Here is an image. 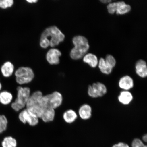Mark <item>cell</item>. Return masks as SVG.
<instances>
[{
  "label": "cell",
  "instance_id": "1",
  "mask_svg": "<svg viewBox=\"0 0 147 147\" xmlns=\"http://www.w3.org/2000/svg\"><path fill=\"white\" fill-rule=\"evenodd\" d=\"M65 35L57 27L55 26L47 28L41 34L40 45L46 49L50 46L54 47L58 45L65 38Z\"/></svg>",
  "mask_w": 147,
  "mask_h": 147
},
{
  "label": "cell",
  "instance_id": "2",
  "mask_svg": "<svg viewBox=\"0 0 147 147\" xmlns=\"http://www.w3.org/2000/svg\"><path fill=\"white\" fill-rule=\"evenodd\" d=\"M74 47L71 49L70 56L73 60H78L85 55L90 48L89 42L85 37L82 36H75L73 38Z\"/></svg>",
  "mask_w": 147,
  "mask_h": 147
},
{
  "label": "cell",
  "instance_id": "3",
  "mask_svg": "<svg viewBox=\"0 0 147 147\" xmlns=\"http://www.w3.org/2000/svg\"><path fill=\"white\" fill-rule=\"evenodd\" d=\"M43 95L42 92L40 90H37L31 93L25 108L40 119L47 109L44 108L40 102Z\"/></svg>",
  "mask_w": 147,
  "mask_h": 147
},
{
  "label": "cell",
  "instance_id": "4",
  "mask_svg": "<svg viewBox=\"0 0 147 147\" xmlns=\"http://www.w3.org/2000/svg\"><path fill=\"white\" fill-rule=\"evenodd\" d=\"M16 98L12 103L11 107L14 111L18 112L25 109L32 93L30 88L20 86L16 88Z\"/></svg>",
  "mask_w": 147,
  "mask_h": 147
},
{
  "label": "cell",
  "instance_id": "5",
  "mask_svg": "<svg viewBox=\"0 0 147 147\" xmlns=\"http://www.w3.org/2000/svg\"><path fill=\"white\" fill-rule=\"evenodd\" d=\"M63 95L60 92L54 91L48 94L43 95L40 102L45 108L56 109L60 107L63 104Z\"/></svg>",
  "mask_w": 147,
  "mask_h": 147
},
{
  "label": "cell",
  "instance_id": "6",
  "mask_svg": "<svg viewBox=\"0 0 147 147\" xmlns=\"http://www.w3.org/2000/svg\"><path fill=\"white\" fill-rule=\"evenodd\" d=\"M16 82L20 86L29 84L34 78V73L30 67H21L18 68L14 73Z\"/></svg>",
  "mask_w": 147,
  "mask_h": 147
},
{
  "label": "cell",
  "instance_id": "7",
  "mask_svg": "<svg viewBox=\"0 0 147 147\" xmlns=\"http://www.w3.org/2000/svg\"><path fill=\"white\" fill-rule=\"evenodd\" d=\"M18 118L23 124H27L32 127L37 125L39 123L40 119L26 108L20 111Z\"/></svg>",
  "mask_w": 147,
  "mask_h": 147
},
{
  "label": "cell",
  "instance_id": "8",
  "mask_svg": "<svg viewBox=\"0 0 147 147\" xmlns=\"http://www.w3.org/2000/svg\"><path fill=\"white\" fill-rule=\"evenodd\" d=\"M107 91V88L104 84L97 82L88 86V93L92 98H97L104 96Z\"/></svg>",
  "mask_w": 147,
  "mask_h": 147
},
{
  "label": "cell",
  "instance_id": "9",
  "mask_svg": "<svg viewBox=\"0 0 147 147\" xmlns=\"http://www.w3.org/2000/svg\"><path fill=\"white\" fill-rule=\"evenodd\" d=\"M61 55V52L59 49H52L48 51L46 55V59L51 65H57L59 63V57Z\"/></svg>",
  "mask_w": 147,
  "mask_h": 147
},
{
  "label": "cell",
  "instance_id": "10",
  "mask_svg": "<svg viewBox=\"0 0 147 147\" xmlns=\"http://www.w3.org/2000/svg\"><path fill=\"white\" fill-rule=\"evenodd\" d=\"M119 86L124 91H129L134 87V81L131 77L125 75L121 78L119 81Z\"/></svg>",
  "mask_w": 147,
  "mask_h": 147
},
{
  "label": "cell",
  "instance_id": "11",
  "mask_svg": "<svg viewBox=\"0 0 147 147\" xmlns=\"http://www.w3.org/2000/svg\"><path fill=\"white\" fill-rule=\"evenodd\" d=\"M135 71L138 76L145 78L147 76V67L145 61L141 59L138 60L135 65Z\"/></svg>",
  "mask_w": 147,
  "mask_h": 147
},
{
  "label": "cell",
  "instance_id": "12",
  "mask_svg": "<svg viewBox=\"0 0 147 147\" xmlns=\"http://www.w3.org/2000/svg\"><path fill=\"white\" fill-rule=\"evenodd\" d=\"M78 115L83 120H86L91 118L92 115L91 106L88 104H84L78 109Z\"/></svg>",
  "mask_w": 147,
  "mask_h": 147
},
{
  "label": "cell",
  "instance_id": "13",
  "mask_svg": "<svg viewBox=\"0 0 147 147\" xmlns=\"http://www.w3.org/2000/svg\"><path fill=\"white\" fill-rule=\"evenodd\" d=\"M133 100V95L129 91L123 90L121 91L118 96L119 102L124 105L129 104Z\"/></svg>",
  "mask_w": 147,
  "mask_h": 147
},
{
  "label": "cell",
  "instance_id": "14",
  "mask_svg": "<svg viewBox=\"0 0 147 147\" xmlns=\"http://www.w3.org/2000/svg\"><path fill=\"white\" fill-rule=\"evenodd\" d=\"M62 117L64 122L67 123L71 124L76 121L78 118V115L75 110L69 109L64 112Z\"/></svg>",
  "mask_w": 147,
  "mask_h": 147
},
{
  "label": "cell",
  "instance_id": "15",
  "mask_svg": "<svg viewBox=\"0 0 147 147\" xmlns=\"http://www.w3.org/2000/svg\"><path fill=\"white\" fill-rule=\"evenodd\" d=\"M14 66L11 62H5L1 67V71L3 76L5 78H9L14 73Z\"/></svg>",
  "mask_w": 147,
  "mask_h": 147
},
{
  "label": "cell",
  "instance_id": "16",
  "mask_svg": "<svg viewBox=\"0 0 147 147\" xmlns=\"http://www.w3.org/2000/svg\"><path fill=\"white\" fill-rule=\"evenodd\" d=\"M116 3V13L123 15L128 13L131 10V7L129 5L126 4L124 1H119Z\"/></svg>",
  "mask_w": 147,
  "mask_h": 147
},
{
  "label": "cell",
  "instance_id": "17",
  "mask_svg": "<svg viewBox=\"0 0 147 147\" xmlns=\"http://www.w3.org/2000/svg\"><path fill=\"white\" fill-rule=\"evenodd\" d=\"M83 61L87 63L92 68L96 67L98 65V61L97 57L92 53H88L84 56Z\"/></svg>",
  "mask_w": 147,
  "mask_h": 147
},
{
  "label": "cell",
  "instance_id": "18",
  "mask_svg": "<svg viewBox=\"0 0 147 147\" xmlns=\"http://www.w3.org/2000/svg\"><path fill=\"white\" fill-rule=\"evenodd\" d=\"M55 115V110L51 108H47L40 119L45 123L51 122L54 121Z\"/></svg>",
  "mask_w": 147,
  "mask_h": 147
},
{
  "label": "cell",
  "instance_id": "19",
  "mask_svg": "<svg viewBox=\"0 0 147 147\" xmlns=\"http://www.w3.org/2000/svg\"><path fill=\"white\" fill-rule=\"evenodd\" d=\"M98 64L99 69L104 74L109 75L112 73L113 68L107 63L104 58H100Z\"/></svg>",
  "mask_w": 147,
  "mask_h": 147
},
{
  "label": "cell",
  "instance_id": "20",
  "mask_svg": "<svg viewBox=\"0 0 147 147\" xmlns=\"http://www.w3.org/2000/svg\"><path fill=\"white\" fill-rule=\"evenodd\" d=\"M13 99V96L10 92L4 91L0 93V103L3 105H7L11 104Z\"/></svg>",
  "mask_w": 147,
  "mask_h": 147
},
{
  "label": "cell",
  "instance_id": "21",
  "mask_svg": "<svg viewBox=\"0 0 147 147\" xmlns=\"http://www.w3.org/2000/svg\"><path fill=\"white\" fill-rule=\"evenodd\" d=\"M2 147H17V141L11 136L5 137L1 143Z\"/></svg>",
  "mask_w": 147,
  "mask_h": 147
},
{
  "label": "cell",
  "instance_id": "22",
  "mask_svg": "<svg viewBox=\"0 0 147 147\" xmlns=\"http://www.w3.org/2000/svg\"><path fill=\"white\" fill-rule=\"evenodd\" d=\"M8 120L4 115H0V134L6 130L8 127Z\"/></svg>",
  "mask_w": 147,
  "mask_h": 147
},
{
  "label": "cell",
  "instance_id": "23",
  "mask_svg": "<svg viewBox=\"0 0 147 147\" xmlns=\"http://www.w3.org/2000/svg\"><path fill=\"white\" fill-rule=\"evenodd\" d=\"M14 4L13 0H0V8L5 9L12 6Z\"/></svg>",
  "mask_w": 147,
  "mask_h": 147
},
{
  "label": "cell",
  "instance_id": "24",
  "mask_svg": "<svg viewBox=\"0 0 147 147\" xmlns=\"http://www.w3.org/2000/svg\"><path fill=\"white\" fill-rule=\"evenodd\" d=\"M105 59L107 63L113 68L115 67L116 64V61L114 57L111 55H107Z\"/></svg>",
  "mask_w": 147,
  "mask_h": 147
},
{
  "label": "cell",
  "instance_id": "25",
  "mask_svg": "<svg viewBox=\"0 0 147 147\" xmlns=\"http://www.w3.org/2000/svg\"><path fill=\"white\" fill-rule=\"evenodd\" d=\"M132 147H147L140 139L135 138L133 140L131 143Z\"/></svg>",
  "mask_w": 147,
  "mask_h": 147
},
{
  "label": "cell",
  "instance_id": "26",
  "mask_svg": "<svg viewBox=\"0 0 147 147\" xmlns=\"http://www.w3.org/2000/svg\"><path fill=\"white\" fill-rule=\"evenodd\" d=\"M108 12L110 14H113L116 10V3H110L107 5Z\"/></svg>",
  "mask_w": 147,
  "mask_h": 147
},
{
  "label": "cell",
  "instance_id": "27",
  "mask_svg": "<svg viewBox=\"0 0 147 147\" xmlns=\"http://www.w3.org/2000/svg\"><path fill=\"white\" fill-rule=\"evenodd\" d=\"M112 147H129V146L126 143L120 142L114 145Z\"/></svg>",
  "mask_w": 147,
  "mask_h": 147
},
{
  "label": "cell",
  "instance_id": "28",
  "mask_svg": "<svg viewBox=\"0 0 147 147\" xmlns=\"http://www.w3.org/2000/svg\"><path fill=\"white\" fill-rule=\"evenodd\" d=\"M142 140L143 141L145 142H146L147 141V136L146 134L143 135L142 137Z\"/></svg>",
  "mask_w": 147,
  "mask_h": 147
},
{
  "label": "cell",
  "instance_id": "29",
  "mask_svg": "<svg viewBox=\"0 0 147 147\" xmlns=\"http://www.w3.org/2000/svg\"><path fill=\"white\" fill-rule=\"evenodd\" d=\"M100 2L102 3H109L112 2L110 0H106V1H105V0H102V1H100Z\"/></svg>",
  "mask_w": 147,
  "mask_h": 147
},
{
  "label": "cell",
  "instance_id": "30",
  "mask_svg": "<svg viewBox=\"0 0 147 147\" xmlns=\"http://www.w3.org/2000/svg\"><path fill=\"white\" fill-rule=\"evenodd\" d=\"M28 2L30 3H36L38 1H37V0H28L27 1Z\"/></svg>",
  "mask_w": 147,
  "mask_h": 147
},
{
  "label": "cell",
  "instance_id": "31",
  "mask_svg": "<svg viewBox=\"0 0 147 147\" xmlns=\"http://www.w3.org/2000/svg\"><path fill=\"white\" fill-rule=\"evenodd\" d=\"M2 84L1 82H0V91L1 90L2 88Z\"/></svg>",
  "mask_w": 147,
  "mask_h": 147
}]
</instances>
